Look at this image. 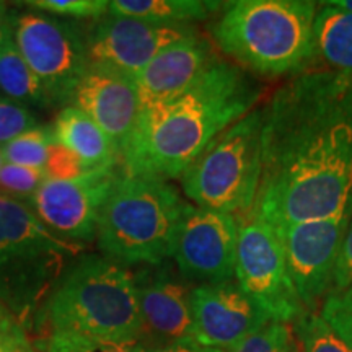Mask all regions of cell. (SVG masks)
I'll use <instances>...</instances> for the list:
<instances>
[{
  "label": "cell",
  "mask_w": 352,
  "mask_h": 352,
  "mask_svg": "<svg viewBox=\"0 0 352 352\" xmlns=\"http://www.w3.org/2000/svg\"><path fill=\"white\" fill-rule=\"evenodd\" d=\"M254 208L276 226L352 214V78L308 72L263 108Z\"/></svg>",
  "instance_id": "6da1fadb"
},
{
  "label": "cell",
  "mask_w": 352,
  "mask_h": 352,
  "mask_svg": "<svg viewBox=\"0 0 352 352\" xmlns=\"http://www.w3.org/2000/svg\"><path fill=\"white\" fill-rule=\"evenodd\" d=\"M259 95L243 69L215 57L182 96L139 114L120 155L122 173L182 178L220 132L253 111Z\"/></svg>",
  "instance_id": "7a4b0ae2"
},
{
  "label": "cell",
  "mask_w": 352,
  "mask_h": 352,
  "mask_svg": "<svg viewBox=\"0 0 352 352\" xmlns=\"http://www.w3.org/2000/svg\"><path fill=\"white\" fill-rule=\"evenodd\" d=\"M80 252L82 245L51 232L28 204L0 195V324L26 331Z\"/></svg>",
  "instance_id": "3957f363"
},
{
  "label": "cell",
  "mask_w": 352,
  "mask_h": 352,
  "mask_svg": "<svg viewBox=\"0 0 352 352\" xmlns=\"http://www.w3.org/2000/svg\"><path fill=\"white\" fill-rule=\"evenodd\" d=\"M316 3L308 0H239L210 28L219 50L241 69L277 77L315 57Z\"/></svg>",
  "instance_id": "277c9868"
},
{
  "label": "cell",
  "mask_w": 352,
  "mask_h": 352,
  "mask_svg": "<svg viewBox=\"0 0 352 352\" xmlns=\"http://www.w3.org/2000/svg\"><path fill=\"white\" fill-rule=\"evenodd\" d=\"M51 334L111 342L142 338L134 274L104 256H85L64 274L46 305Z\"/></svg>",
  "instance_id": "5b68a950"
},
{
  "label": "cell",
  "mask_w": 352,
  "mask_h": 352,
  "mask_svg": "<svg viewBox=\"0 0 352 352\" xmlns=\"http://www.w3.org/2000/svg\"><path fill=\"white\" fill-rule=\"evenodd\" d=\"M189 208L168 182L122 173L101 209L98 248L122 266L168 261Z\"/></svg>",
  "instance_id": "8992f818"
},
{
  "label": "cell",
  "mask_w": 352,
  "mask_h": 352,
  "mask_svg": "<svg viewBox=\"0 0 352 352\" xmlns=\"http://www.w3.org/2000/svg\"><path fill=\"white\" fill-rule=\"evenodd\" d=\"M263 173V108L220 132L182 175L197 208L241 217L256 202Z\"/></svg>",
  "instance_id": "52a82bcc"
},
{
  "label": "cell",
  "mask_w": 352,
  "mask_h": 352,
  "mask_svg": "<svg viewBox=\"0 0 352 352\" xmlns=\"http://www.w3.org/2000/svg\"><path fill=\"white\" fill-rule=\"evenodd\" d=\"M13 41L41 80L52 107H69L90 67L88 34L74 21L43 12H25L13 20Z\"/></svg>",
  "instance_id": "ba28073f"
},
{
  "label": "cell",
  "mask_w": 352,
  "mask_h": 352,
  "mask_svg": "<svg viewBox=\"0 0 352 352\" xmlns=\"http://www.w3.org/2000/svg\"><path fill=\"white\" fill-rule=\"evenodd\" d=\"M239 222L236 284L272 321L292 324L307 310L290 283L279 232L254 206Z\"/></svg>",
  "instance_id": "9c48e42d"
},
{
  "label": "cell",
  "mask_w": 352,
  "mask_h": 352,
  "mask_svg": "<svg viewBox=\"0 0 352 352\" xmlns=\"http://www.w3.org/2000/svg\"><path fill=\"white\" fill-rule=\"evenodd\" d=\"M351 219L352 214H344L290 226L274 223L283 240L290 283L307 311H315L331 294Z\"/></svg>",
  "instance_id": "30bf717a"
},
{
  "label": "cell",
  "mask_w": 352,
  "mask_h": 352,
  "mask_svg": "<svg viewBox=\"0 0 352 352\" xmlns=\"http://www.w3.org/2000/svg\"><path fill=\"white\" fill-rule=\"evenodd\" d=\"M121 176V166H114L83 171L76 178H46L28 206L56 235L90 241L96 239L101 209Z\"/></svg>",
  "instance_id": "8fae6325"
},
{
  "label": "cell",
  "mask_w": 352,
  "mask_h": 352,
  "mask_svg": "<svg viewBox=\"0 0 352 352\" xmlns=\"http://www.w3.org/2000/svg\"><path fill=\"white\" fill-rule=\"evenodd\" d=\"M239 217L191 206L176 235L173 258L188 280L219 284L235 280Z\"/></svg>",
  "instance_id": "7c38bea8"
},
{
  "label": "cell",
  "mask_w": 352,
  "mask_h": 352,
  "mask_svg": "<svg viewBox=\"0 0 352 352\" xmlns=\"http://www.w3.org/2000/svg\"><path fill=\"white\" fill-rule=\"evenodd\" d=\"M134 274L145 347L196 341L191 315L195 285L168 261L140 266Z\"/></svg>",
  "instance_id": "4fadbf2b"
},
{
  "label": "cell",
  "mask_w": 352,
  "mask_h": 352,
  "mask_svg": "<svg viewBox=\"0 0 352 352\" xmlns=\"http://www.w3.org/2000/svg\"><path fill=\"white\" fill-rule=\"evenodd\" d=\"M192 34L188 25H155L108 13L88 34V59L90 65L135 78L162 51Z\"/></svg>",
  "instance_id": "5bb4252c"
},
{
  "label": "cell",
  "mask_w": 352,
  "mask_h": 352,
  "mask_svg": "<svg viewBox=\"0 0 352 352\" xmlns=\"http://www.w3.org/2000/svg\"><path fill=\"white\" fill-rule=\"evenodd\" d=\"M191 315L196 342L220 351L232 349L272 321L236 280L195 285Z\"/></svg>",
  "instance_id": "9a60e30c"
},
{
  "label": "cell",
  "mask_w": 352,
  "mask_h": 352,
  "mask_svg": "<svg viewBox=\"0 0 352 352\" xmlns=\"http://www.w3.org/2000/svg\"><path fill=\"white\" fill-rule=\"evenodd\" d=\"M72 104L100 126L121 155L139 120L135 78L118 70L90 65L77 85Z\"/></svg>",
  "instance_id": "2e32d148"
},
{
  "label": "cell",
  "mask_w": 352,
  "mask_h": 352,
  "mask_svg": "<svg viewBox=\"0 0 352 352\" xmlns=\"http://www.w3.org/2000/svg\"><path fill=\"white\" fill-rule=\"evenodd\" d=\"M214 59L209 43L197 34L179 39L162 51L135 77L139 114L182 96Z\"/></svg>",
  "instance_id": "e0dca14e"
},
{
  "label": "cell",
  "mask_w": 352,
  "mask_h": 352,
  "mask_svg": "<svg viewBox=\"0 0 352 352\" xmlns=\"http://www.w3.org/2000/svg\"><path fill=\"white\" fill-rule=\"evenodd\" d=\"M52 131L57 144L77 157L83 171L121 166L120 153L108 135L90 116L74 104L60 109Z\"/></svg>",
  "instance_id": "ac0fdd59"
},
{
  "label": "cell",
  "mask_w": 352,
  "mask_h": 352,
  "mask_svg": "<svg viewBox=\"0 0 352 352\" xmlns=\"http://www.w3.org/2000/svg\"><path fill=\"white\" fill-rule=\"evenodd\" d=\"M315 56L334 72L352 78V13L324 6L316 12L314 25Z\"/></svg>",
  "instance_id": "d6986e66"
},
{
  "label": "cell",
  "mask_w": 352,
  "mask_h": 352,
  "mask_svg": "<svg viewBox=\"0 0 352 352\" xmlns=\"http://www.w3.org/2000/svg\"><path fill=\"white\" fill-rule=\"evenodd\" d=\"M223 6L208 0H113L109 13L155 25H188L208 20Z\"/></svg>",
  "instance_id": "ffe728a7"
},
{
  "label": "cell",
  "mask_w": 352,
  "mask_h": 352,
  "mask_svg": "<svg viewBox=\"0 0 352 352\" xmlns=\"http://www.w3.org/2000/svg\"><path fill=\"white\" fill-rule=\"evenodd\" d=\"M0 95L26 108L52 107L41 80L20 54L13 36L0 50Z\"/></svg>",
  "instance_id": "44dd1931"
},
{
  "label": "cell",
  "mask_w": 352,
  "mask_h": 352,
  "mask_svg": "<svg viewBox=\"0 0 352 352\" xmlns=\"http://www.w3.org/2000/svg\"><path fill=\"white\" fill-rule=\"evenodd\" d=\"M57 144L52 127H34L2 145L6 164L44 170Z\"/></svg>",
  "instance_id": "7402d4cb"
},
{
  "label": "cell",
  "mask_w": 352,
  "mask_h": 352,
  "mask_svg": "<svg viewBox=\"0 0 352 352\" xmlns=\"http://www.w3.org/2000/svg\"><path fill=\"white\" fill-rule=\"evenodd\" d=\"M302 352H352V347L316 311H303L292 323Z\"/></svg>",
  "instance_id": "603a6c76"
},
{
  "label": "cell",
  "mask_w": 352,
  "mask_h": 352,
  "mask_svg": "<svg viewBox=\"0 0 352 352\" xmlns=\"http://www.w3.org/2000/svg\"><path fill=\"white\" fill-rule=\"evenodd\" d=\"M43 352H145L142 341L111 342L69 334H50Z\"/></svg>",
  "instance_id": "cb8c5ba5"
},
{
  "label": "cell",
  "mask_w": 352,
  "mask_h": 352,
  "mask_svg": "<svg viewBox=\"0 0 352 352\" xmlns=\"http://www.w3.org/2000/svg\"><path fill=\"white\" fill-rule=\"evenodd\" d=\"M292 340V324L270 321L266 327L246 338L240 344L223 352H285Z\"/></svg>",
  "instance_id": "d4e9b609"
},
{
  "label": "cell",
  "mask_w": 352,
  "mask_h": 352,
  "mask_svg": "<svg viewBox=\"0 0 352 352\" xmlns=\"http://www.w3.org/2000/svg\"><path fill=\"white\" fill-rule=\"evenodd\" d=\"M46 171L41 168L6 164L0 170V191L3 196L13 197V199H19V197L30 199L46 182Z\"/></svg>",
  "instance_id": "484cf974"
},
{
  "label": "cell",
  "mask_w": 352,
  "mask_h": 352,
  "mask_svg": "<svg viewBox=\"0 0 352 352\" xmlns=\"http://www.w3.org/2000/svg\"><path fill=\"white\" fill-rule=\"evenodd\" d=\"M25 6L36 12L72 19H101L109 13L108 0H28Z\"/></svg>",
  "instance_id": "4316f807"
},
{
  "label": "cell",
  "mask_w": 352,
  "mask_h": 352,
  "mask_svg": "<svg viewBox=\"0 0 352 352\" xmlns=\"http://www.w3.org/2000/svg\"><path fill=\"white\" fill-rule=\"evenodd\" d=\"M34 127L38 121L32 109L0 96V147Z\"/></svg>",
  "instance_id": "83f0119b"
},
{
  "label": "cell",
  "mask_w": 352,
  "mask_h": 352,
  "mask_svg": "<svg viewBox=\"0 0 352 352\" xmlns=\"http://www.w3.org/2000/svg\"><path fill=\"white\" fill-rule=\"evenodd\" d=\"M44 171H46L47 178H76V176L83 173L77 157L60 144L54 145Z\"/></svg>",
  "instance_id": "f1b7e54d"
},
{
  "label": "cell",
  "mask_w": 352,
  "mask_h": 352,
  "mask_svg": "<svg viewBox=\"0 0 352 352\" xmlns=\"http://www.w3.org/2000/svg\"><path fill=\"white\" fill-rule=\"evenodd\" d=\"M320 315L331 324V328L352 347V310L342 307L340 302L328 297L323 302Z\"/></svg>",
  "instance_id": "f546056e"
},
{
  "label": "cell",
  "mask_w": 352,
  "mask_h": 352,
  "mask_svg": "<svg viewBox=\"0 0 352 352\" xmlns=\"http://www.w3.org/2000/svg\"><path fill=\"white\" fill-rule=\"evenodd\" d=\"M352 287V219L342 241L340 259H338L336 274H334L333 290L329 296H340Z\"/></svg>",
  "instance_id": "4dcf8cb0"
},
{
  "label": "cell",
  "mask_w": 352,
  "mask_h": 352,
  "mask_svg": "<svg viewBox=\"0 0 352 352\" xmlns=\"http://www.w3.org/2000/svg\"><path fill=\"white\" fill-rule=\"evenodd\" d=\"M26 341L30 340L23 329L0 324V352H13Z\"/></svg>",
  "instance_id": "1f68e13d"
},
{
  "label": "cell",
  "mask_w": 352,
  "mask_h": 352,
  "mask_svg": "<svg viewBox=\"0 0 352 352\" xmlns=\"http://www.w3.org/2000/svg\"><path fill=\"white\" fill-rule=\"evenodd\" d=\"M145 352H223V351L202 346L196 341H179V342H173V344L145 347Z\"/></svg>",
  "instance_id": "d6a6232c"
},
{
  "label": "cell",
  "mask_w": 352,
  "mask_h": 352,
  "mask_svg": "<svg viewBox=\"0 0 352 352\" xmlns=\"http://www.w3.org/2000/svg\"><path fill=\"white\" fill-rule=\"evenodd\" d=\"M13 20H15V15H12V12L8 10L7 3L0 2V50L13 36Z\"/></svg>",
  "instance_id": "836d02e7"
},
{
  "label": "cell",
  "mask_w": 352,
  "mask_h": 352,
  "mask_svg": "<svg viewBox=\"0 0 352 352\" xmlns=\"http://www.w3.org/2000/svg\"><path fill=\"white\" fill-rule=\"evenodd\" d=\"M329 297H333L334 300L340 302L342 307H346V308H349V310H352V287L349 290H346V292L340 294V296H329Z\"/></svg>",
  "instance_id": "e575fe53"
},
{
  "label": "cell",
  "mask_w": 352,
  "mask_h": 352,
  "mask_svg": "<svg viewBox=\"0 0 352 352\" xmlns=\"http://www.w3.org/2000/svg\"><path fill=\"white\" fill-rule=\"evenodd\" d=\"M321 3H324V6H329V7L341 8V10L352 13V0H329V2H321Z\"/></svg>",
  "instance_id": "d590c367"
},
{
  "label": "cell",
  "mask_w": 352,
  "mask_h": 352,
  "mask_svg": "<svg viewBox=\"0 0 352 352\" xmlns=\"http://www.w3.org/2000/svg\"><path fill=\"white\" fill-rule=\"evenodd\" d=\"M13 352H39V351L32 344V342L26 341V342H23V344H21V346L16 347V349L13 351Z\"/></svg>",
  "instance_id": "8d00e7d4"
},
{
  "label": "cell",
  "mask_w": 352,
  "mask_h": 352,
  "mask_svg": "<svg viewBox=\"0 0 352 352\" xmlns=\"http://www.w3.org/2000/svg\"><path fill=\"white\" fill-rule=\"evenodd\" d=\"M285 352H302L300 346H298V342H297V340H296V336H294L292 342H290L289 347H287V351H285Z\"/></svg>",
  "instance_id": "74e56055"
},
{
  "label": "cell",
  "mask_w": 352,
  "mask_h": 352,
  "mask_svg": "<svg viewBox=\"0 0 352 352\" xmlns=\"http://www.w3.org/2000/svg\"><path fill=\"white\" fill-rule=\"evenodd\" d=\"M6 165V158H3V153H2V147H0V170H2V166Z\"/></svg>",
  "instance_id": "f35d334b"
}]
</instances>
